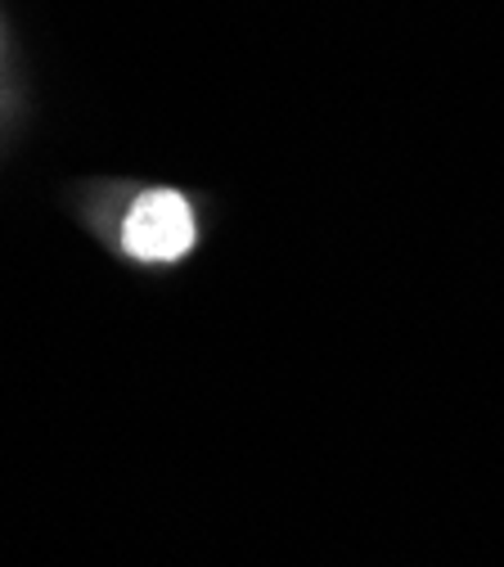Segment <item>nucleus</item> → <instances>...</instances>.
Returning <instances> with one entry per match:
<instances>
[{"label": "nucleus", "mask_w": 504, "mask_h": 567, "mask_svg": "<svg viewBox=\"0 0 504 567\" xmlns=\"http://www.w3.org/2000/svg\"><path fill=\"white\" fill-rule=\"evenodd\" d=\"M117 248L135 266H176L198 248V212L176 185L135 189L117 217Z\"/></svg>", "instance_id": "f257e3e1"}, {"label": "nucleus", "mask_w": 504, "mask_h": 567, "mask_svg": "<svg viewBox=\"0 0 504 567\" xmlns=\"http://www.w3.org/2000/svg\"><path fill=\"white\" fill-rule=\"evenodd\" d=\"M19 100V86H14V45H10V32H6V19H0V117H6Z\"/></svg>", "instance_id": "f03ea898"}]
</instances>
